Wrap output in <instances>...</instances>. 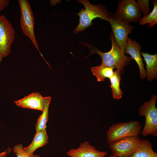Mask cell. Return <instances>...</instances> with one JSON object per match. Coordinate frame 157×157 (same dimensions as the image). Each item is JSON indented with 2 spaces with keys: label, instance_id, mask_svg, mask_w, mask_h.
<instances>
[{
  "label": "cell",
  "instance_id": "ffe728a7",
  "mask_svg": "<svg viewBox=\"0 0 157 157\" xmlns=\"http://www.w3.org/2000/svg\"><path fill=\"white\" fill-rule=\"evenodd\" d=\"M23 144L21 143L17 144L13 147V151L17 157H42L38 155L34 154L33 156H29L24 150Z\"/></svg>",
  "mask_w": 157,
  "mask_h": 157
},
{
  "label": "cell",
  "instance_id": "7402d4cb",
  "mask_svg": "<svg viewBox=\"0 0 157 157\" xmlns=\"http://www.w3.org/2000/svg\"><path fill=\"white\" fill-rule=\"evenodd\" d=\"M9 3V0H0V12L7 6Z\"/></svg>",
  "mask_w": 157,
  "mask_h": 157
},
{
  "label": "cell",
  "instance_id": "44dd1931",
  "mask_svg": "<svg viewBox=\"0 0 157 157\" xmlns=\"http://www.w3.org/2000/svg\"><path fill=\"white\" fill-rule=\"evenodd\" d=\"M137 3L141 12H142L144 16L150 13L149 0H138Z\"/></svg>",
  "mask_w": 157,
  "mask_h": 157
},
{
  "label": "cell",
  "instance_id": "6da1fadb",
  "mask_svg": "<svg viewBox=\"0 0 157 157\" xmlns=\"http://www.w3.org/2000/svg\"><path fill=\"white\" fill-rule=\"evenodd\" d=\"M110 39L112 43L111 49L108 52H103L92 45L83 43L88 47L89 55L94 53L99 54L102 59L101 65L116 68L121 74L124 72V68L130 63L132 58L125 55L124 52L121 49L115 42L113 35L110 34Z\"/></svg>",
  "mask_w": 157,
  "mask_h": 157
},
{
  "label": "cell",
  "instance_id": "2e32d148",
  "mask_svg": "<svg viewBox=\"0 0 157 157\" xmlns=\"http://www.w3.org/2000/svg\"><path fill=\"white\" fill-rule=\"evenodd\" d=\"M51 99L50 97H44V108L35 125L36 132H40L46 129V124L49 118V108Z\"/></svg>",
  "mask_w": 157,
  "mask_h": 157
},
{
  "label": "cell",
  "instance_id": "52a82bcc",
  "mask_svg": "<svg viewBox=\"0 0 157 157\" xmlns=\"http://www.w3.org/2000/svg\"><path fill=\"white\" fill-rule=\"evenodd\" d=\"M15 31L10 22L3 15L0 16V64L3 58L11 52Z\"/></svg>",
  "mask_w": 157,
  "mask_h": 157
},
{
  "label": "cell",
  "instance_id": "7c38bea8",
  "mask_svg": "<svg viewBox=\"0 0 157 157\" xmlns=\"http://www.w3.org/2000/svg\"><path fill=\"white\" fill-rule=\"evenodd\" d=\"M107 154L106 152L97 150L87 141L80 143L78 148L71 149L67 152L70 157H104Z\"/></svg>",
  "mask_w": 157,
  "mask_h": 157
},
{
  "label": "cell",
  "instance_id": "3957f363",
  "mask_svg": "<svg viewBox=\"0 0 157 157\" xmlns=\"http://www.w3.org/2000/svg\"><path fill=\"white\" fill-rule=\"evenodd\" d=\"M141 129L138 121L116 123L110 127L106 133L107 142L110 144L124 138L139 137Z\"/></svg>",
  "mask_w": 157,
  "mask_h": 157
},
{
  "label": "cell",
  "instance_id": "5b68a950",
  "mask_svg": "<svg viewBox=\"0 0 157 157\" xmlns=\"http://www.w3.org/2000/svg\"><path fill=\"white\" fill-rule=\"evenodd\" d=\"M21 16L20 24L24 34L29 38L38 51L41 56L46 60L41 53L34 32L35 20L30 4L28 0H18Z\"/></svg>",
  "mask_w": 157,
  "mask_h": 157
},
{
  "label": "cell",
  "instance_id": "ac0fdd59",
  "mask_svg": "<svg viewBox=\"0 0 157 157\" xmlns=\"http://www.w3.org/2000/svg\"><path fill=\"white\" fill-rule=\"evenodd\" d=\"M120 75L121 74L116 70L114 72L113 75L109 78L113 97L117 99H121L123 94L120 87V82L121 79Z\"/></svg>",
  "mask_w": 157,
  "mask_h": 157
},
{
  "label": "cell",
  "instance_id": "8fae6325",
  "mask_svg": "<svg viewBox=\"0 0 157 157\" xmlns=\"http://www.w3.org/2000/svg\"><path fill=\"white\" fill-rule=\"evenodd\" d=\"M44 97L40 93L35 92L23 98L14 101L18 107L42 111L44 107Z\"/></svg>",
  "mask_w": 157,
  "mask_h": 157
},
{
  "label": "cell",
  "instance_id": "277c9868",
  "mask_svg": "<svg viewBox=\"0 0 157 157\" xmlns=\"http://www.w3.org/2000/svg\"><path fill=\"white\" fill-rule=\"evenodd\" d=\"M157 96L153 95L149 101L144 102L138 109L139 115L145 117L144 126L141 132L144 136L150 135L157 136Z\"/></svg>",
  "mask_w": 157,
  "mask_h": 157
},
{
  "label": "cell",
  "instance_id": "8992f818",
  "mask_svg": "<svg viewBox=\"0 0 157 157\" xmlns=\"http://www.w3.org/2000/svg\"><path fill=\"white\" fill-rule=\"evenodd\" d=\"M115 16L121 22L127 24L139 21L141 14L134 0H121L118 1Z\"/></svg>",
  "mask_w": 157,
  "mask_h": 157
},
{
  "label": "cell",
  "instance_id": "30bf717a",
  "mask_svg": "<svg viewBox=\"0 0 157 157\" xmlns=\"http://www.w3.org/2000/svg\"><path fill=\"white\" fill-rule=\"evenodd\" d=\"M141 47L139 42L133 40L128 37L124 53L129 54L132 59H134L137 63L140 70V77L141 79L145 78L147 74L144 68L142 59L141 56L140 50Z\"/></svg>",
  "mask_w": 157,
  "mask_h": 157
},
{
  "label": "cell",
  "instance_id": "4fadbf2b",
  "mask_svg": "<svg viewBox=\"0 0 157 157\" xmlns=\"http://www.w3.org/2000/svg\"><path fill=\"white\" fill-rule=\"evenodd\" d=\"M49 142V138L46 129L36 132L33 139L29 145L24 148L25 151L29 156H33L34 151Z\"/></svg>",
  "mask_w": 157,
  "mask_h": 157
},
{
  "label": "cell",
  "instance_id": "5bb4252c",
  "mask_svg": "<svg viewBox=\"0 0 157 157\" xmlns=\"http://www.w3.org/2000/svg\"><path fill=\"white\" fill-rule=\"evenodd\" d=\"M141 54L146 63L148 80L151 81L157 77V54L152 55L142 52Z\"/></svg>",
  "mask_w": 157,
  "mask_h": 157
},
{
  "label": "cell",
  "instance_id": "9c48e42d",
  "mask_svg": "<svg viewBox=\"0 0 157 157\" xmlns=\"http://www.w3.org/2000/svg\"><path fill=\"white\" fill-rule=\"evenodd\" d=\"M108 22L110 24L115 42L124 52L128 35L132 33L133 26L121 22L112 13H109Z\"/></svg>",
  "mask_w": 157,
  "mask_h": 157
},
{
  "label": "cell",
  "instance_id": "7a4b0ae2",
  "mask_svg": "<svg viewBox=\"0 0 157 157\" xmlns=\"http://www.w3.org/2000/svg\"><path fill=\"white\" fill-rule=\"evenodd\" d=\"M77 1L84 5L85 9H82L77 14L79 17V22L74 31L75 34L91 26L92 20L96 18L99 17L108 21L110 13L103 4L92 5L87 0Z\"/></svg>",
  "mask_w": 157,
  "mask_h": 157
},
{
  "label": "cell",
  "instance_id": "ba28073f",
  "mask_svg": "<svg viewBox=\"0 0 157 157\" xmlns=\"http://www.w3.org/2000/svg\"><path fill=\"white\" fill-rule=\"evenodd\" d=\"M142 140L139 137H128L109 144V147L113 155L130 157L140 147Z\"/></svg>",
  "mask_w": 157,
  "mask_h": 157
},
{
  "label": "cell",
  "instance_id": "cb8c5ba5",
  "mask_svg": "<svg viewBox=\"0 0 157 157\" xmlns=\"http://www.w3.org/2000/svg\"><path fill=\"white\" fill-rule=\"evenodd\" d=\"M110 157H119L117 156H115L113 155H111L110 156Z\"/></svg>",
  "mask_w": 157,
  "mask_h": 157
},
{
  "label": "cell",
  "instance_id": "603a6c76",
  "mask_svg": "<svg viewBox=\"0 0 157 157\" xmlns=\"http://www.w3.org/2000/svg\"><path fill=\"white\" fill-rule=\"evenodd\" d=\"M9 149L0 153V157H4L7 155L10 151Z\"/></svg>",
  "mask_w": 157,
  "mask_h": 157
},
{
  "label": "cell",
  "instance_id": "e0dca14e",
  "mask_svg": "<svg viewBox=\"0 0 157 157\" xmlns=\"http://www.w3.org/2000/svg\"><path fill=\"white\" fill-rule=\"evenodd\" d=\"M92 74L95 76L98 81H104L105 78H110L113 75V68L102 65L91 68Z\"/></svg>",
  "mask_w": 157,
  "mask_h": 157
},
{
  "label": "cell",
  "instance_id": "d6986e66",
  "mask_svg": "<svg viewBox=\"0 0 157 157\" xmlns=\"http://www.w3.org/2000/svg\"><path fill=\"white\" fill-rule=\"evenodd\" d=\"M153 8L151 11L147 15L144 16L139 21L140 25H143L149 24V28L152 27L157 23V1L156 0L152 1Z\"/></svg>",
  "mask_w": 157,
  "mask_h": 157
},
{
  "label": "cell",
  "instance_id": "d4e9b609",
  "mask_svg": "<svg viewBox=\"0 0 157 157\" xmlns=\"http://www.w3.org/2000/svg\"><path fill=\"white\" fill-rule=\"evenodd\" d=\"M4 157H8L6 156Z\"/></svg>",
  "mask_w": 157,
  "mask_h": 157
},
{
  "label": "cell",
  "instance_id": "9a60e30c",
  "mask_svg": "<svg viewBox=\"0 0 157 157\" xmlns=\"http://www.w3.org/2000/svg\"><path fill=\"white\" fill-rule=\"evenodd\" d=\"M152 146L149 140L142 139L140 147L130 157H157V154L153 150Z\"/></svg>",
  "mask_w": 157,
  "mask_h": 157
}]
</instances>
